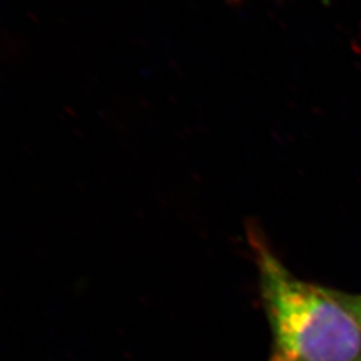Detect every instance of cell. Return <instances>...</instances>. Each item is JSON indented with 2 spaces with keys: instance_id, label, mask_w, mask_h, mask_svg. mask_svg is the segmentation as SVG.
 <instances>
[{
  "instance_id": "obj_2",
  "label": "cell",
  "mask_w": 361,
  "mask_h": 361,
  "mask_svg": "<svg viewBox=\"0 0 361 361\" xmlns=\"http://www.w3.org/2000/svg\"><path fill=\"white\" fill-rule=\"evenodd\" d=\"M322 289L326 296L331 297L336 304H338L343 310H345L349 316L355 320V323L361 328V295L349 293V292L324 286V285H322Z\"/></svg>"
},
{
  "instance_id": "obj_1",
  "label": "cell",
  "mask_w": 361,
  "mask_h": 361,
  "mask_svg": "<svg viewBox=\"0 0 361 361\" xmlns=\"http://www.w3.org/2000/svg\"><path fill=\"white\" fill-rule=\"evenodd\" d=\"M271 329L268 361H361V328L322 289L298 279L262 231L246 228Z\"/></svg>"
}]
</instances>
